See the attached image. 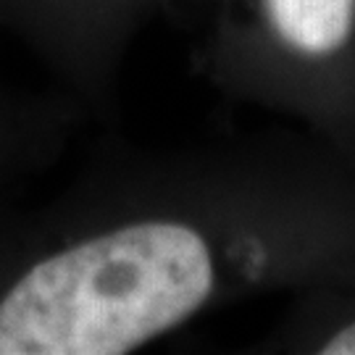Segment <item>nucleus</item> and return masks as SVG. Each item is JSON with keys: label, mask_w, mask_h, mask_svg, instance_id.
I'll use <instances>...</instances> for the list:
<instances>
[{"label": "nucleus", "mask_w": 355, "mask_h": 355, "mask_svg": "<svg viewBox=\"0 0 355 355\" xmlns=\"http://www.w3.org/2000/svg\"><path fill=\"white\" fill-rule=\"evenodd\" d=\"M321 355H355V321L347 324L345 329H340L327 345L318 350Z\"/></svg>", "instance_id": "obj_3"}, {"label": "nucleus", "mask_w": 355, "mask_h": 355, "mask_svg": "<svg viewBox=\"0 0 355 355\" xmlns=\"http://www.w3.org/2000/svg\"><path fill=\"white\" fill-rule=\"evenodd\" d=\"M274 32L303 55H329L350 40L355 0H263Z\"/></svg>", "instance_id": "obj_2"}, {"label": "nucleus", "mask_w": 355, "mask_h": 355, "mask_svg": "<svg viewBox=\"0 0 355 355\" xmlns=\"http://www.w3.org/2000/svg\"><path fill=\"white\" fill-rule=\"evenodd\" d=\"M205 240L145 221L32 266L0 300V355H121L174 329L208 300Z\"/></svg>", "instance_id": "obj_1"}]
</instances>
